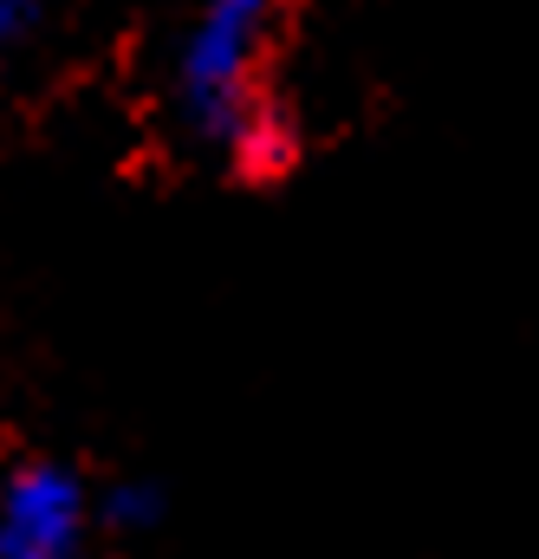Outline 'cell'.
I'll list each match as a JSON object with an SVG mask.
<instances>
[{
  "mask_svg": "<svg viewBox=\"0 0 539 559\" xmlns=\"http://www.w3.org/2000/svg\"><path fill=\"white\" fill-rule=\"evenodd\" d=\"M286 0H208L189 46H182V66H176V92H182V118L202 131V138L228 143L248 111L261 105L254 98V72H261V52H267V33L279 20Z\"/></svg>",
  "mask_w": 539,
  "mask_h": 559,
  "instance_id": "obj_1",
  "label": "cell"
},
{
  "mask_svg": "<svg viewBox=\"0 0 539 559\" xmlns=\"http://www.w3.org/2000/svg\"><path fill=\"white\" fill-rule=\"evenodd\" d=\"M85 488L59 462H26L0 488V559H79Z\"/></svg>",
  "mask_w": 539,
  "mask_h": 559,
  "instance_id": "obj_2",
  "label": "cell"
},
{
  "mask_svg": "<svg viewBox=\"0 0 539 559\" xmlns=\"http://www.w3.org/2000/svg\"><path fill=\"white\" fill-rule=\"evenodd\" d=\"M228 150L241 156V169H248V176H279V169L292 163V150H299V143H292V124H286L273 105H254V111H248V124L228 138Z\"/></svg>",
  "mask_w": 539,
  "mask_h": 559,
  "instance_id": "obj_3",
  "label": "cell"
},
{
  "mask_svg": "<svg viewBox=\"0 0 539 559\" xmlns=\"http://www.w3.org/2000/svg\"><path fill=\"white\" fill-rule=\"evenodd\" d=\"M105 514H111L118 527H149V521H156V495H149V488H111Z\"/></svg>",
  "mask_w": 539,
  "mask_h": 559,
  "instance_id": "obj_4",
  "label": "cell"
},
{
  "mask_svg": "<svg viewBox=\"0 0 539 559\" xmlns=\"http://www.w3.org/2000/svg\"><path fill=\"white\" fill-rule=\"evenodd\" d=\"M33 13H39V0H0V46H13L33 26Z\"/></svg>",
  "mask_w": 539,
  "mask_h": 559,
  "instance_id": "obj_5",
  "label": "cell"
}]
</instances>
